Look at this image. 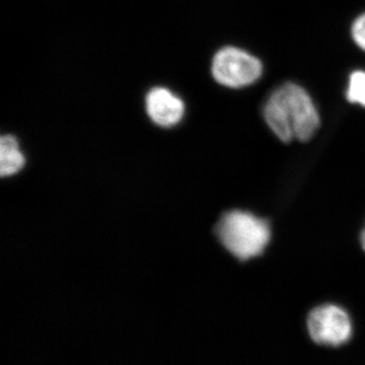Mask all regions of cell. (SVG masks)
Masks as SVG:
<instances>
[{
    "label": "cell",
    "instance_id": "5",
    "mask_svg": "<svg viewBox=\"0 0 365 365\" xmlns=\"http://www.w3.org/2000/svg\"><path fill=\"white\" fill-rule=\"evenodd\" d=\"M145 101L148 116L160 126H174L184 116V102L168 88H153L148 91Z\"/></svg>",
    "mask_w": 365,
    "mask_h": 365
},
{
    "label": "cell",
    "instance_id": "2",
    "mask_svg": "<svg viewBox=\"0 0 365 365\" xmlns=\"http://www.w3.org/2000/svg\"><path fill=\"white\" fill-rule=\"evenodd\" d=\"M216 234L225 248L242 261L260 256L271 239L265 220L242 210L225 213L216 227Z\"/></svg>",
    "mask_w": 365,
    "mask_h": 365
},
{
    "label": "cell",
    "instance_id": "3",
    "mask_svg": "<svg viewBox=\"0 0 365 365\" xmlns=\"http://www.w3.org/2000/svg\"><path fill=\"white\" fill-rule=\"evenodd\" d=\"M213 78L220 85L241 88L253 85L263 73L260 60L237 47H225L216 53L211 66Z\"/></svg>",
    "mask_w": 365,
    "mask_h": 365
},
{
    "label": "cell",
    "instance_id": "4",
    "mask_svg": "<svg viewBox=\"0 0 365 365\" xmlns=\"http://www.w3.org/2000/svg\"><path fill=\"white\" fill-rule=\"evenodd\" d=\"M307 330L317 344L337 347L351 338L352 322L342 307L323 304L309 313Z\"/></svg>",
    "mask_w": 365,
    "mask_h": 365
},
{
    "label": "cell",
    "instance_id": "8",
    "mask_svg": "<svg viewBox=\"0 0 365 365\" xmlns=\"http://www.w3.org/2000/svg\"><path fill=\"white\" fill-rule=\"evenodd\" d=\"M351 35L355 44L365 51V14L359 16L353 23Z\"/></svg>",
    "mask_w": 365,
    "mask_h": 365
},
{
    "label": "cell",
    "instance_id": "6",
    "mask_svg": "<svg viewBox=\"0 0 365 365\" xmlns=\"http://www.w3.org/2000/svg\"><path fill=\"white\" fill-rule=\"evenodd\" d=\"M25 158L16 137L6 135L0 140V173L2 177L11 176L23 169Z\"/></svg>",
    "mask_w": 365,
    "mask_h": 365
},
{
    "label": "cell",
    "instance_id": "7",
    "mask_svg": "<svg viewBox=\"0 0 365 365\" xmlns=\"http://www.w3.org/2000/svg\"><path fill=\"white\" fill-rule=\"evenodd\" d=\"M346 98L352 104L365 107V71L352 72L348 83Z\"/></svg>",
    "mask_w": 365,
    "mask_h": 365
},
{
    "label": "cell",
    "instance_id": "1",
    "mask_svg": "<svg viewBox=\"0 0 365 365\" xmlns=\"http://www.w3.org/2000/svg\"><path fill=\"white\" fill-rule=\"evenodd\" d=\"M264 119L282 143H306L318 131L321 120L309 93L297 83H287L271 93L264 105Z\"/></svg>",
    "mask_w": 365,
    "mask_h": 365
},
{
    "label": "cell",
    "instance_id": "9",
    "mask_svg": "<svg viewBox=\"0 0 365 365\" xmlns=\"http://www.w3.org/2000/svg\"><path fill=\"white\" fill-rule=\"evenodd\" d=\"M360 242H361L362 249L365 251V227L364 232H361V237H360Z\"/></svg>",
    "mask_w": 365,
    "mask_h": 365
}]
</instances>
